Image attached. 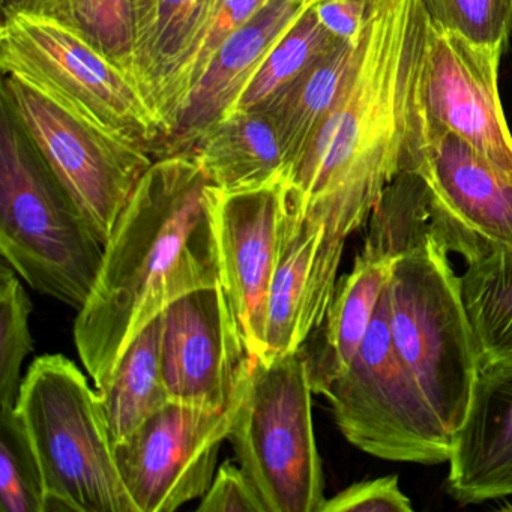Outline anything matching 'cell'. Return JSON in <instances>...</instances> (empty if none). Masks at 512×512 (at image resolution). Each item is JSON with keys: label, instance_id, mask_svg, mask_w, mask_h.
<instances>
[{"label": "cell", "instance_id": "cell-24", "mask_svg": "<svg viewBox=\"0 0 512 512\" xmlns=\"http://www.w3.org/2000/svg\"><path fill=\"white\" fill-rule=\"evenodd\" d=\"M31 13L67 26L133 79L137 43L134 0H37Z\"/></svg>", "mask_w": 512, "mask_h": 512}, {"label": "cell", "instance_id": "cell-23", "mask_svg": "<svg viewBox=\"0 0 512 512\" xmlns=\"http://www.w3.org/2000/svg\"><path fill=\"white\" fill-rule=\"evenodd\" d=\"M460 278L481 368H512V251L470 263Z\"/></svg>", "mask_w": 512, "mask_h": 512}, {"label": "cell", "instance_id": "cell-34", "mask_svg": "<svg viewBox=\"0 0 512 512\" xmlns=\"http://www.w3.org/2000/svg\"><path fill=\"white\" fill-rule=\"evenodd\" d=\"M35 4H37V0H0V7H2V14L4 16L22 13V11L31 13L34 10Z\"/></svg>", "mask_w": 512, "mask_h": 512}, {"label": "cell", "instance_id": "cell-10", "mask_svg": "<svg viewBox=\"0 0 512 512\" xmlns=\"http://www.w3.org/2000/svg\"><path fill=\"white\" fill-rule=\"evenodd\" d=\"M427 131L406 172L421 179L433 235L466 265L512 251V179L451 131Z\"/></svg>", "mask_w": 512, "mask_h": 512}, {"label": "cell", "instance_id": "cell-1", "mask_svg": "<svg viewBox=\"0 0 512 512\" xmlns=\"http://www.w3.org/2000/svg\"><path fill=\"white\" fill-rule=\"evenodd\" d=\"M428 44L421 0H374L337 103L286 176L293 208L332 235L347 239L368 224L424 148Z\"/></svg>", "mask_w": 512, "mask_h": 512}, {"label": "cell", "instance_id": "cell-4", "mask_svg": "<svg viewBox=\"0 0 512 512\" xmlns=\"http://www.w3.org/2000/svg\"><path fill=\"white\" fill-rule=\"evenodd\" d=\"M0 251L37 292L77 311L94 289L104 244L2 103Z\"/></svg>", "mask_w": 512, "mask_h": 512}, {"label": "cell", "instance_id": "cell-11", "mask_svg": "<svg viewBox=\"0 0 512 512\" xmlns=\"http://www.w3.org/2000/svg\"><path fill=\"white\" fill-rule=\"evenodd\" d=\"M238 398L221 410L170 401L115 446L116 464L137 512L176 511L208 491Z\"/></svg>", "mask_w": 512, "mask_h": 512}, {"label": "cell", "instance_id": "cell-31", "mask_svg": "<svg viewBox=\"0 0 512 512\" xmlns=\"http://www.w3.org/2000/svg\"><path fill=\"white\" fill-rule=\"evenodd\" d=\"M269 2L271 0H223L211 34H209L202 61H200L199 82L205 76L206 70L224 43L232 38L239 29L244 28L251 19H254Z\"/></svg>", "mask_w": 512, "mask_h": 512}, {"label": "cell", "instance_id": "cell-7", "mask_svg": "<svg viewBox=\"0 0 512 512\" xmlns=\"http://www.w3.org/2000/svg\"><path fill=\"white\" fill-rule=\"evenodd\" d=\"M0 67L92 127L160 157L163 131L134 80L62 23L28 11L4 16Z\"/></svg>", "mask_w": 512, "mask_h": 512}, {"label": "cell", "instance_id": "cell-16", "mask_svg": "<svg viewBox=\"0 0 512 512\" xmlns=\"http://www.w3.org/2000/svg\"><path fill=\"white\" fill-rule=\"evenodd\" d=\"M397 241L391 209L380 199L368 220L364 248L337 281L325 320L302 347L314 394L325 395L349 370L385 292Z\"/></svg>", "mask_w": 512, "mask_h": 512}, {"label": "cell", "instance_id": "cell-17", "mask_svg": "<svg viewBox=\"0 0 512 512\" xmlns=\"http://www.w3.org/2000/svg\"><path fill=\"white\" fill-rule=\"evenodd\" d=\"M314 2L271 0L224 43L191 92L175 131L164 145L163 157L194 154L206 133L235 109L272 50Z\"/></svg>", "mask_w": 512, "mask_h": 512}, {"label": "cell", "instance_id": "cell-29", "mask_svg": "<svg viewBox=\"0 0 512 512\" xmlns=\"http://www.w3.org/2000/svg\"><path fill=\"white\" fill-rule=\"evenodd\" d=\"M320 512H413L397 475L362 479L326 499Z\"/></svg>", "mask_w": 512, "mask_h": 512}, {"label": "cell", "instance_id": "cell-27", "mask_svg": "<svg viewBox=\"0 0 512 512\" xmlns=\"http://www.w3.org/2000/svg\"><path fill=\"white\" fill-rule=\"evenodd\" d=\"M17 272L2 260L0 266V407L16 406L22 386V367L34 350L29 316L32 302Z\"/></svg>", "mask_w": 512, "mask_h": 512}, {"label": "cell", "instance_id": "cell-2", "mask_svg": "<svg viewBox=\"0 0 512 512\" xmlns=\"http://www.w3.org/2000/svg\"><path fill=\"white\" fill-rule=\"evenodd\" d=\"M208 184L194 155L158 158L116 221L74 323L77 352L97 388L170 304L220 283Z\"/></svg>", "mask_w": 512, "mask_h": 512}, {"label": "cell", "instance_id": "cell-3", "mask_svg": "<svg viewBox=\"0 0 512 512\" xmlns=\"http://www.w3.org/2000/svg\"><path fill=\"white\" fill-rule=\"evenodd\" d=\"M382 199L398 235L385 290L392 343L454 437L469 415L481 371L461 278L431 232L419 176L400 173Z\"/></svg>", "mask_w": 512, "mask_h": 512}, {"label": "cell", "instance_id": "cell-21", "mask_svg": "<svg viewBox=\"0 0 512 512\" xmlns=\"http://www.w3.org/2000/svg\"><path fill=\"white\" fill-rule=\"evenodd\" d=\"M356 41H341L287 86L268 110L277 125L287 173L304 157L317 131L337 103L355 59Z\"/></svg>", "mask_w": 512, "mask_h": 512}, {"label": "cell", "instance_id": "cell-8", "mask_svg": "<svg viewBox=\"0 0 512 512\" xmlns=\"http://www.w3.org/2000/svg\"><path fill=\"white\" fill-rule=\"evenodd\" d=\"M323 397L347 442L371 457L422 466L451 458L454 437L392 343L385 292L349 370Z\"/></svg>", "mask_w": 512, "mask_h": 512}, {"label": "cell", "instance_id": "cell-14", "mask_svg": "<svg viewBox=\"0 0 512 512\" xmlns=\"http://www.w3.org/2000/svg\"><path fill=\"white\" fill-rule=\"evenodd\" d=\"M502 53L430 25L421 95L428 124L451 131L512 179V134L499 94Z\"/></svg>", "mask_w": 512, "mask_h": 512}, {"label": "cell", "instance_id": "cell-26", "mask_svg": "<svg viewBox=\"0 0 512 512\" xmlns=\"http://www.w3.org/2000/svg\"><path fill=\"white\" fill-rule=\"evenodd\" d=\"M0 511L46 512L40 464L16 406L0 407Z\"/></svg>", "mask_w": 512, "mask_h": 512}, {"label": "cell", "instance_id": "cell-33", "mask_svg": "<svg viewBox=\"0 0 512 512\" xmlns=\"http://www.w3.org/2000/svg\"><path fill=\"white\" fill-rule=\"evenodd\" d=\"M134 5H136L137 19V43L136 52H134V59H136L140 50L145 47L146 41H148L149 35H151L152 28H154L158 7H160V0H134Z\"/></svg>", "mask_w": 512, "mask_h": 512}, {"label": "cell", "instance_id": "cell-12", "mask_svg": "<svg viewBox=\"0 0 512 512\" xmlns=\"http://www.w3.org/2000/svg\"><path fill=\"white\" fill-rule=\"evenodd\" d=\"M161 320V371L170 401L214 410L232 406L253 355L224 287L187 293Z\"/></svg>", "mask_w": 512, "mask_h": 512}, {"label": "cell", "instance_id": "cell-15", "mask_svg": "<svg viewBox=\"0 0 512 512\" xmlns=\"http://www.w3.org/2000/svg\"><path fill=\"white\" fill-rule=\"evenodd\" d=\"M346 238L299 214L292 203L281 230L269 290L263 361L298 352L322 325L334 298Z\"/></svg>", "mask_w": 512, "mask_h": 512}, {"label": "cell", "instance_id": "cell-6", "mask_svg": "<svg viewBox=\"0 0 512 512\" xmlns=\"http://www.w3.org/2000/svg\"><path fill=\"white\" fill-rule=\"evenodd\" d=\"M304 352L251 358L229 439L266 512H320L325 476Z\"/></svg>", "mask_w": 512, "mask_h": 512}, {"label": "cell", "instance_id": "cell-5", "mask_svg": "<svg viewBox=\"0 0 512 512\" xmlns=\"http://www.w3.org/2000/svg\"><path fill=\"white\" fill-rule=\"evenodd\" d=\"M16 410L37 455L46 512H137L116 464L100 397L64 355L35 359Z\"/></svg>", "mask_w": 512, "mask_h": 512}, {"label": "cell", "instance_id": "cell-19", "mask_svg": "<svg viewBox=\"0 0 512 512\" xmlns=\"http://www.w3.org/2000/svg\"><path fill=\"white\" fill-rule=\"evenodd\" d=\"M446 491L460 505L512 496V368L479 371L469 415L454 434Z\"/></svg>", "mask_w": 512, "mask_h": 512}, {"label": "cell", "instance_id": "cell-18", "mask_svg": "<svg viewBox=\"0 0 512 512\" xmlns=\"http://www.w3.org/2000/svg\"><path fill=\"white\" fill-rule=\"evenodd\" d=\"M221 4L223 0H160L151 35L134 59V83L163 131L158 158L199 82L200 61Z\"/></svg>", "mask_w": 512, "mask_h": 512}, {"label": "cell", "instance_id": "cell-13", "mask_svg": "<svg viewBox=\"0 0 512 512\" xmlns=\"http://www.w3.org/2000/svg\"><path fill=\"white\" fill-rule=\"evenodd\" d=\"M217 244L218 275L238 316L251 355H262L269 290L289 208V185L278 178L259 187H206Z\"/></svg>", "mask_w": 512, "mask_h": 512}, {"label": "cell", "instance_id": "cell-30", "mask_svg": "<svg viewBox=\"0 0 512 512\" xmlns=\"http://www.w3.org/2000/svg\"><path fill=\"white\" fill-rule=\"evenodd\" d=\"M197 511L266 512V508L242 467L226 461L218 467Z\"/></svg>", "mask_w": 512, "mask_h": 512}, {"label": "cell", "instance_id": "cell-32", "mask_svg": "<svg viewBox=\"0 0 512 512\" xmlns=\"http://www.w3.org/2000/svg\"><path fill=\"white\" fill-rule=\"evenodd\" d=\"M373 2L374 0H316L313 10L334 37L355 43L370 16Z\"/></svg>", "mask_w": 512, "mask_h": 512}, {"label": "cell", "instance_id": "cell-28", "mask_svg": "<svg viewBox=\"0 0 512 512\" xmlns=\"http://www.w3.org/2000/svg\"><path fill=\"white\" fill-rule=\"evenodd\" d=\"M430 25L481 46L505 50L512 32V0H421Z\"/></svg>", "mask_w": 512, "mask_h": 512}, {"label": "cell", "instance_id": "cell-20", "mask_svg": "<svg viewBox=\"0 0 512 512\" xmlns=\"http://www.w3.org/2000/svg\"><path fill=\"white\" fill-rule=\"evenodd\" d=\"M193 155L206 181L223 190L259 187L286 178L277 125L265 109L224 116L200 140Z\"/></svg>", "mask_w": 512, "mask_h": 512}, {"label": "cell", "instance_id": "cell-9", "mask_svg": "<svg viewBox=\"0 0 512 512\" xmlns=\"http://www.w3.org/2000/svg\"><path fill=\"white\" fill-rule=\"evenodd\" d=\"M2 103L106 244L154 163L151 155L92 127L13 77L4 76Z\"/></svg>", "mask_w": 512, "mask_h": 512}, {"label": "cell", "instance_id": "cell-25", "mask_svg": "<svg viewBox=\"0 0 512 512\" xmlns=\"http://www.w3.org/2000/svg\"><path fill=\"white\" fill-rule=\"evenodd\" d=\"M340 43L341 40L322 25L313 7L308 8L272 50L230 113L268 106L272 98Z\"/></svg>", "mask_w": 512, "mask_h": 512}, {"label": "cell", "instance_id": "cell-35", "mask_svg": "<svg viewBox=\"0 0 512 512\" xmlns=\"http://www.w3.org/2000/svg\"><path fill=\"white\" fill-rule=\"evenodd\" d=\"M506 509H509V511H512V505H509L508 508Z\"/></svg>", "mask_w": 512, "mask_h": 512}, {"label": "cell", "instance_id": "cell-22", "mask_svg": "<svg viewBox=\"0 0 512 512\" xmlns=\"http://www.w3.org/2000/svg\"><path fill=\"white\" fill-rule=\"evenodd\" d=\"M161 314L128 346L106 383L98 386L113 448L170 403L161 371Z\"/></svg>", "mask_w": 512, "mask_h": 512}]
</instances>
